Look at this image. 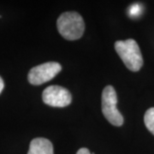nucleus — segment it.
Segmentation results:
<instances>
[{
  "label": "nucleus",
  "mask_w": 154,
  "mask_h": 154,
  "mask_svg": "<svg viewBox=\"0 0 154 154\" xmlns=\"http://www.w3.org/2000/svg\"><path fill=\"white\" fill-rule=\"evenodd\" d=\"M57 26L61 35L68 40L79 39L85 30L82 17L75 11L63 13L57 19Z\"/></svg>",
  "instance_id": "1"
},
{
  "label": "nucleus",
  "mask_w": 154,
  "mask_h": 154,
  "mask_svg": "<svg viewBox=\"0 0 154 154\" xmlns=\"http://www.w3.org/2000/svg\"><path fill=\"white\" fill-rule=\"evenodd\" d=\"M116 53L126 67L133 72L139 71L143 65V58L137 42L132 39L119 40L115 43Z\"/></svg>",
  "instance_id": "2"
},
{
  "label": "nucleus",
  "mask_w": 154,
  "mask_h": 154,
  "mask_svg": "<svg viewBox=\"0 0 154 154\" xmlns=\"http://www.w3.org/2000/svg\"><path fill=\"white\" fill-rule=\"evenodd\" d=\"M117 96L112 86H107L102 93V112L105 118L114 126H122L123 116L116 108Z\"/></svg>",
  "instance_id": "3"
},
{
  "label": "nucleus",
  "mask_w": 154,
  "mask_h": 154,
  "mask_svg": "<svg viewBox=\"0 0 154 154\" xmlns=\"http://www.w3.org/2000/svg\"><path fill=\"white\" fill-rule=\"evenodd\" d=\"M62 70V66L56 62H48L33 67L28 75V82L32 85L38 86L47 82Z\"/></svg>",
  "instance_id": "4"
},
{
  "label": "nucleus",
  "mask_w": 154,
  "mask_h": 154,
  "mask_svg": "<svg viewBox=\"0 0 154 154\" xmlns=\"http://www.w3.org/2000/svg\"><path fill=\"white\" fill-rule=\"evenodd\" d=\"M42 99L45 104L51 107H66L70 105L72 97L66 88L60 86H50L44 90Z\"/></svg>",
  "instance_id": "5"
},
{
  "label": "nucleus",
  "mask_w": 154,
  "mask_h": 154,
  "mask_svg": "<svg viewBox=\"0 0 154 154\" xmlns=\"http://www.w3.org/2000/svg\"><path fill=\"white\" fill-rule=\"evenodd\" d=\"M28 154H54L53 146L47 139L36 138L31 141Z\"/></svg>",
  "instance_id": "6"
},
{
  "label": "nucleus",
  "mask_w": 154,
  "mask_h": 154,
  "mask_svg": "<svg viewBox=\"0 0 154 154\" xmlns=\"http://www.w3.org/2000/svg\"><path fill=\"white\" fill-rule=\"evenodd\" d=\"M144 122L147 129L154 135V107L146 110L144 116Z\"/></svg>",
  "instance_id": "7"
},
{
  "label": "nucleus",
  "mask_w": 154,
  "mask_h": 154,
  "mask_svg": "<svg viewBox=\"0 0 154 154\" xmlns=\"http://www.w3.org/2000/svg\"><path fill=\"white\" fill-rule=\"evenodd\" d=\"M141 11H142V6L139 4H134L129 7L128 14L131 17H137L140 15Z\"/></svg>",
  "instance_id": "8"
},
{
  "label": "nucleus",
  "mask_w": 154,
  "mask_h": 154,
  "mask_svg": "<svg viewBox=\"0 0 154 154\" xmlns=\"http://www.w3.org/2000/svg\"><path fill=\"white\" fill-rule=\"evenodd\" d=\"M76 154H92L90 152H89V150L87 148H81L78 152H76Z\"/></svg>",
  "instance_id": "9"
},
{
  "label": "nucleus",
  "mask_w": 154,
  "mask_h": 154,
  "mask_svg": "<svg viewBox=\"0 0 154 154\" xmlns=\"http://www.w3.org/2000/svg\"><path fill=\"white\" fill-rule=\"evenodd\" d=\"M4 87H5V83H4L3 79L0 76V94L2 93V91H3V89H4Z\"/></svg>",
  "instance_id": "10"
}]
</instances>
